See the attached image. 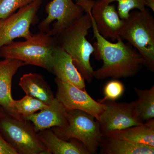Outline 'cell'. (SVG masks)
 <instances>
[{
	"instance_id": "30bf717a",
	"label": "cell",
	"mask_w": 154,
	"mask_h": 154,
	"mask_svg": "<svg viewBox=\"0 0 154 154\" xmlns=\"http://www.w3.org/2000/svg\"><path fill=\"white\" fill-rule=\"evenodd\" d=\"M98 102L105 108L98 122L102 134L111 131L127 128L143 123L135 110V101L117 103L104 98Z\"/></svg>"
},
{
	"instance_id": "9c48e42d",
	"label": "cell",
	"mask_w": 154,
	"mask_h": 154,
	"mask_svg": "<svg viewBox=\"0 0 154 154\" xmlns=\"http://www.w3.org/2000/svg\"><path fill=\"white\" fill-rule=\"evenodd\" d=\"M57 86L55 98L63 105L67 111L80 110L94 116L99 121L105 110V106L95 101L86 92L67 82L56 78Z\"/></svg>"
},
{
	"instance_id": "44dd1931",
	"label": "cell",
	"mask_w": 154,
	"mask_h": 154,
	"mask_svg": "<svg viewBox=\"0 0 154 154\" xmlns=\"http://www.w3.org/2000/svg\"><path fill=\"white\" fill-rule=\"evenodd\" d=\"M108 3L118 2V12L120 19H125L129 17L131 11L134 9L145 10L148 0H105Z\"/></svg>"
},
{
	"instance_id": "5b68a950",
	"label": "cell",
	"mask_w": 154,
	"mask_h": 154,
	"mask_svg": "<svg viewBox=\"0 0 154 154\" xmlns=\"http://www.w3.org/2000/svg\"><path fill=\"white\" fill-rule=\"evenodd\" d=\"M0 135L18 154H50L28 120L5 113L0 117Z\"/></svg>"
},
{
	"instance_id": "3957f363",
	"label": "cell",
	"mask_w": 154,
	"mask_h": 154,
	"mask_svg": "<svg viewBox=\"0 0 154 154\" xmlns=\"http://www.w3.org/2000/svg\"><path fill=\"white\" fill-rule=\"evenodd\" d=\"M57 45L54 36L40 32L25 41H13L1 47L0 57L18 60L52 72L53 53Z\"/></svg>"
},
{
	"instance_id": "d6986e66",
	"label": "cell",
	"mask_w": 154,
	"mask_h": 154,
	"mask_svg": "<svg viewBox=\"0 0 154 154\" xmlns=\"http://www.w3.org/2000/svg\"><path fill=\"white\" fill-rule=\"evenodd\" d=\"M138 98L135 101L136 112L142 122L154 117V86L149 90H140L134 87Z\"/></svg>"
},
{
	"instance_id": "7a4b0ae2",
	"label": "cell",
	"mask_w": 154,
	"mask_h": 154,
	"mask_svg": "<svg viewBox=\"0 0 154 154\" xmlns=\"http://www.w3.org/2000/svg\"><path fill=\"white\" fill-rule=\"evenodd\" d=\"M86 13L54 37L57 44L71 56L83 78L91 83L94 78V70L90 59L94 48L87 38L88 31L92 28V23L89 12Z\"/></svg>"
},
{
	"instance_id": "cb8c5ba5",
	"label": "cell",
	"mask_w": 154,
	"mask_h": 154,
	"mask_svg": "<svg viewBox=\"0 0 154 154\" xmlns=\"http://www.w3.org/2000/svg\"><path fill=\"white\" fill-rule=\"evenodd\" d=\"M0 154H18L13 147L8 143L0 135Z\"/></svg>"
},
{
	"instance_id": "9a60e30c",
	"label": "cell",
	"mask_w": 154,
	"mask_h": 154,
	"mask_svg": "<svg viewBox=\"0 0 154 154\" xmlns=\"http://www.w3.org/2000/svg\"><path fill=\"white\" fill-rule=\"evenodd\" d=\"M102 135L107 137L154 147V119L137 125L124 129L111 131Z\"/></svg>"
},
{
	"instance_id": "ba28073f",
	"label": "cell",
	"mask_w": 154,
	"mask_h": 154,
	"mask_svg": "<svg viewBox=\"0 0 154 154\" xmlns=\"http://www.w3.org/2000/svg\"><path fill=\"white\" fill-rule=\"evenodd\" d=\"M42 2V0H34L10 17L0 20V48L15 38L27 39L32 36L30 26L36 22V14Z\"/></svg>"
},
{
	"instance_id": "6da1fadb",
	"label": "cell",
	"mask_w": 154,
	"mask_h": 154,
	"mask_svg": "<svg viewBox=\"0 0 154 154\" xmlns=\"http://www.w3.org/2000/svg\"><path fill=\"white\" fill-rule=\"evenodd\" d=\"M85 12H89L91 15L94 36L96 40L93 45V54L96 59L102 60L103 63L101 68L94 71V78L98 80L107 78L118 79L136 75L144 66L143 59L137 51L128 42L125 43L120 37L115 43L104 38L98 32L88 8Z\"/></svg>"
},
{
	"instance_id": "4fadbf2b",
	"label": "cell",
	"mask_w": 154,
	"mask_h": 154,
	"mask_svg": "<svg viewBox=\"0 0 154 154\" xmlns=\"http://www.w3.org/2000/svg\"><path fill=\"white\" fill-rule=\"evenodd\" d=\"M22 118L32 122L36 133L51 128H64L68 124L67 111L56 98L40 112Z\"/></svg>"
},
{
	"instance_id": "52a82bcc",
	"label": "cell",
	"mask_w": 154,
	"mask_h": 154,
	"mask_svg": "<svg viewBox=\"0 0 154 154\" xmlns=\"http://www.w3.org/2000/svg\"><path fill=\"white\" fill-rule=\"evenodd\" d=\"M47 17L38 26L40 32L55 36L79 19L85 12L72 0H52L45 6Z\"/></svg>"
},
{
	"instance_id": "e0dca14e",
	"label": "cell",
	"mask_w": 154,
	"mask_h": 154,
	"mask_svg": "<svg viewBox=\"0 0 154 154\" xmlns=\"http://www.w3.org/2000/svg\"><path fill=\"white\" fill-rule=\"evenodd\" d=\"M99 149L100 154H154V147L107 137L102 134Z\"/></svg>"
},
{
	"instance_id": "ffe728a7",
	"label": "cell",
	"mask_w": 154,
	"mask_h": 154,
	"mask_svg": "<svg viewBox=\"0 0 154 154\" xmlns=\"http://www.w3.org/2000/svg\"><path fill=\"white\" fill-rule=\"evenodd\" d=\"M48 105L34 97L26 95L22 99L14 100V107L18 114L27 116L46 108Z\"/></svg>"
},
{
	"instance_id": "5bb4252c",
	"label": "cell",
	"mask_w": 154,
	"mask_h": 154,
	"mask_svg": "<svg viewBox=\"0 0 154 154\" xmlns=\"http://www.w3.org/2000/svg\"><path fill=\"white\" fill-rule=\"evenodd\" d=\"M57 79L82 90L85 89V79L75 65L71 56L57 44L53 53L52 72Z\"/></svg>"
},
{
	"instance_id": "603a6c76",
	"label": "cell",
	"mask_w": 154,
	"mask_h": 154,
	"mask_svg": "<svg viewBox=\"0 0 154 154\" xmlns=\"http://www.w3.org/2000/svg\"><path fill=\"white\" fill-rule=\"evenodd\" d=\"M124 86L118 80H113L108 82L104 89V99L115 101L121 97L124 93Z\"/></svg>"
},
{
	"instance_id": "ac0fdd59",
	"label": "cell",
	"mask_w": 154,
	"mask_h": 154,
	"mask_svg": "<svg viewBox=\"0 0 154 154\" xmlns=\"http://www.w3.org/2000/svg\"><path fill=\"white\" fill-rule=\"evenodd\" d=\"M19 86L27 96H32L49 105L54 99L53 92L42 75L25 74L20 78Z\"/></svg>"
},
{
	"instance_id": "277c9868",
	"label": "cell",
	"mask_w": 154,
	"mask_h": 154,
	"mask_svg": "<svg viewBox=\"0 0 154 154\" xmlns=\"http://www.w3.org/2000/svg\"><path fill=\"white\" fill-rule=\"evenodd\" d=\"M120 37L136 48L144 62V66L154 70V19L148 9L130 12L123 19Z\"/></svg>"
},
{
	"instance_id": "2e32d148",
	"label": "cell",
	"mask_w": 154,
	"mask_h": 154,
	"mask_svg": "<svg viewBox=\"0 0 154 154\" xmlns=\"http://www.w3.org/2000/svg\"><path fill=\"white\" fill-rule=\"evenodd\" d=\"M39 139L50 154H90L81 141L71 139L70 141L64 140L57 135L52 130L48 129L37 133Z\"/></svg>"
},
{
	"instance_id": "8992f818",
	"label": "cell",
	"mask_w": 154,
	"mask_h": 154,
	"mask_svg": "<svg viewBox=\"0 0 154 154\" xmlns=\"http://www.w3.org/2000/svg\"><path fill=\"white\" fill-rule=\"evenodd\" d=\"M68 124L52 129L59 137L65 140L75 139L85 145L90 154H96L102 137L99 122L93 116L80 110L67 111Z\"/></svg>"
},
{
	"instance_id": "8fae6325",
	"label": "cell",
	"mask_w": 154,
	"mask_h": 154,
	"mask_svg": "<svg viewBox=\"0 0 154 154\" xmlns=\"http://www.w3.org/2000/svg\"><path fill=\"white\" fill-rule=\"evenodd\" d=\"M88 8L100 35L116 41L120 37L124 20L120 19L114 5L105 0H90Z\"/></svg>"
},
{
	"instance_id": "d4e9b609",
	"label": "cell",
	"mask_w": 154,
	"mask_h": 154,
	"mask_svg": "<svg viewBox=\"0 0 154 154\" xmlns=\"http://www.w3.org/2000/svg\"><path fill=\"white\" fill-rule=\"evenodd\" d=\"M5 113H6L5 112V110L3 109L2 107L0 106V117L2 116L3 114H5Z\"/></svg>"
},
{
	"instance_id": "7c38bea8",
	"label": "cell",
	"mask_w": 154,
	"mask_h": 154,
	"mask_svg": "<svg viewBox=\"0 0 154 154\" xmlns=\"http://www.w3.org/2000/svg\"><path fill=\"white\" fill-rule=\"evenodd\" d=\"M25 65L22 61L14 59L0 60V106L6 113L19 119H22V116L14 108L11 87L14 75L19 68Z\"/></svg>"
},
{
	"instance_id": "7402d4cb",
	"label": "cell",
	"mask_w": 154,
	"mask_h": 154,
	"mask_svg": "<svg viewBox=\"0 0 154 154\" xmlns=\"http://www.w3.org/2000/svg\"><path fill=\"white\" fill-rule=\"evenodd\" d=\"M34 0H0V20L8 18Z\"/></svg>"
}]
</instances>
